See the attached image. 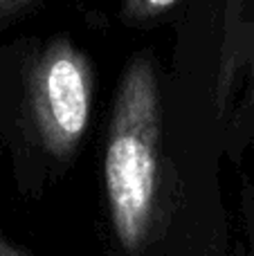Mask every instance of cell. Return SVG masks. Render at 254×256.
Here are the masks:
<instances>
[{
    "label": "cell",
    "mask_w": 254,
    "mask_h": 256,
    "mask_svg": "<svg viewBox=\"0 0 254 256\" xmlns=\"http://www.w3.org/2000/svg\"><path fill=\"white\" fill-rule=\"evenodd\" d=\"M158 84L146 58H138L120 86L106 148V194L122 248L135 252L146 238L158 189L160 140Z\"/></svg>",
    "instance_id": "1"
},
{
    "label": "cell",
    "mask_w": 254,
    "mask_h": 256,
    "mask_svg": "<svg viewBox=\"0 0 254 256\" xmlns=\"http://www.w3.org/2000/svg\"><path fill=\"white\" fill-rule=\"evenodd\" d=\"M90 72L86 58L66 40L45 52L34 74V115L45 148L68 155L86 132L90 117Z\"/></svg>",
    "instance_id": "2"
},
{
    "label": "cell",
    "mask_w": 254,
    "mask_h": 256,
    "mask_svg": "<svg viewBox=\"0 0 254 256\" xmlns=\"http://www.w3.org/2000/svg\"><path fill=\"white\" fill-rule=\"evenodd\" d=\"M174 0H138V2H128L126 12L133 18H156L158 14L174 9Z\"/></svg>",
    "instance_id": "3"
},
{
    "label": "cell",
    "mask_w": 254,
    "mask_h": 256,
    "mask_svg": "<svg viewBox=\"0 0 254 256\" xmlns=\"http://www.w3.org/2000/svg\"><path fill=\"white\" fill-rule=\"evenodd\" d=\"M0 256H16V254H12L9 250H0Z\"/></svg>",
    "instance_id": "4"
}]
</instances>
